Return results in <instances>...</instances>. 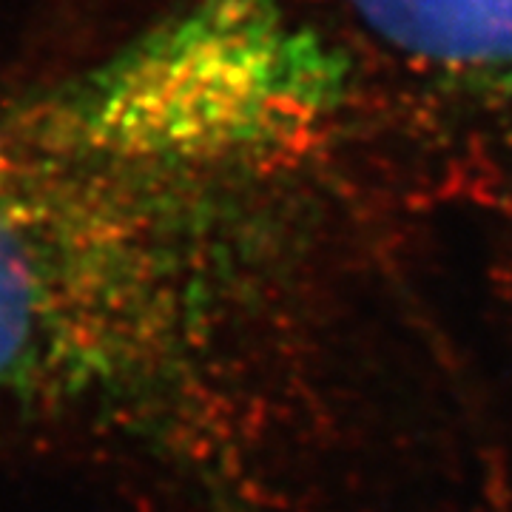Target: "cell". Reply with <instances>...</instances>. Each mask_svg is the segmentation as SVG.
<instances>
[{
	"label": "cell",
	"mask_w": 512,
	"mask_h": 512,
	"mask_svg": "<svg viewBox=\"0 0 512 512\" xmlns=\"http://www.w3.org/2000/svg\"><path fill=\"white\" fill-rule=\"evenodd\" d=\"M333 80L311 40L259 0H202L15 114L57 143L202 171L319 114Z\"/></svg>",
	"instance_id": "cell-2"
},
{
	"label": "cell",
	"mask_w": 512,
	"mask_h": 512,
	"mask_svg": "<svg viewBox=\"0 0 512 512\" xmlns=\"http://www.w3.org/2000/svg\"><path fill=\"white\" fill-rule=\"evenodd\" d=\"M197 177L0 117V413L89 402L146 362Z\"/></svg>",
	"instance_id": "cell-1"
},
{
	"label": "cell",
	"mask_w": 512,
	"mask_h": 512,
	"mask_svg": "<svg viewBox=\"0 0 512 512\" xmlns=\"http://www.w3.org/2000/svg\"><path fill=\"white\" fill-rule=\"evenodd\" d=\"M348 6L413 69L512 114V0H348Z\"/></svg>",
	"instance_id": "cell-3"
}]
</instances>
